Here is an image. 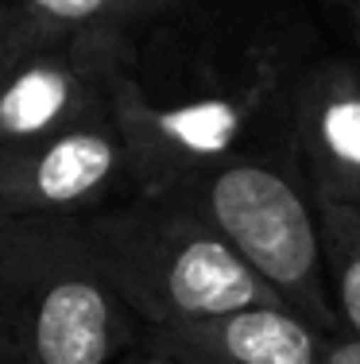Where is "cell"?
Wrapping results in <instances>:
<instances>
[{"mask_svg":"<svg viewBox=\"0 0 360 364\" xmlns=\"http://www.w3.org/2000/svg\"><path fill=\"white\" fill-rule=\"evenodd\" d=\"M8 4L39 28L62 31H136L143 20H151V8L143 0H8Z\"/></svg>","mask_w":360,"mask_h":364,"instance_id":"obj_10","label":"cell"},{"mask_svg":"<svg viewBox=\"0 0 360 364\" xmlns=\"http://www.w3.org/2000/svg\"><path fill=\"white\" fill-rule=\"evenodd\" d=\"M0 329L12 364H120L140 322L78 225L0 221Z\"/></svg>","mask_w":360,"mask_h":364,"instance_id":"obj_4","label":"cell"},{"mask_svg":"<svg viewBox=\"0 0 360 364\" xmlns=\"http://www.w3.org/2000/svg\"><path fill=\"white\" fill-rule=\"evenodd\" d=\"M329 8L337 12V20L345 23V31L356 39V50H360V0H329Z\"/></svg>","mask_w":360,"mask_h":364,"instance_id":"obj_14","label":"cell"},{"mask_svg":"<svg viewBox=\"0 0 360 364\" xmlns=\"http://www.w3.org/2000/svg\"><path fill=\"white\" fill-rule=\"evenodd\" d=\"M78 229L101 275L140 326H178L279 302L175 190L124 194Z\"/></svg>","mask_w":360,"mask_h":364,"instance_id":"obj_2","label":"cell"},{"mask_svg":"<svg viewBox=\"0 0 360 364\" xmlns=\"http://www.w3.org/2000/svg\"><path fill=\"white\" fill-rule=\"evenodd\" d=\"M322 240H325L333 306H337V329L360 337V210L356 205H322Z\"/></svg>","mask_w":360,"mask_h":364,"instance_id":"obj_9","label":"cell"},{"mask_svg":"<svg viewBox=\"0 0 360 364\" xmlns=\"http://www.w3.org/2000/svg\"><path fill=\"white\" fill-rule=\"evenodd\" d=\"M318 364H360V337L345 333V329H333L325 337V349Z\"/></svg>","mask_w":360,"mask_h":364,"instance_id":"obj_11","label":"cell"},{"mask_svg":"<svg viewBox=\"0 0 360 364\" xmlns=\"http://www.w3.org/2000/svg\"><path fill=\"white\" fill-rule=\"evenodd\" d=\"M136 31H62L28 23L0 55V155L66 128L109 97Z\"/></svg>","mask_w":360,"mask_h":364,"instance_id":"obj_5","label":"cell"},{"mask_svg":"<svg viewBox=\"0 0 360 364\" xmlns=\"http://www.w3.org/2000/svg\"><path fill=\"white\" fill-rule=\"evenodd\" d=\"M167 190L182 194L225 237L283 306L298 310L325 333L337 329L322 205L283 140V128Z\"/></svg>","mask_w":360,"mask_h":364,"instance_id":"obj_3","label":"cell"},{"mask_svg":"<svg viewBox=\"0 0 360 364\" xmlns=\"http://www.w3.org/2000/svg\"><path fill=\"white\" fill-rule=\"evenodd\" d=\"M0 364H12L8 360V345H4V329H0Z\"/></svg>","mask_w":360,"mask_h":364,"instance_id":"obj_16","label":"cell"},{"mask_svg":"<svg viewBox=\"0 0 360 364\" xmlns=\"http://www.w3.org/2000/svg\"><path fill=\"white\" fill-rule=\"evenodd\" d=\"M120 364H190V360L170 357V353H159V349H148V345L136 341L132 349H128L124 357H120Z\"/></svg>","mask_w":360,"mask_h":364,"instance_id":"obj_13","label":"cell"},{"mask_svg":"<svg viewBox=\"0 0 360 364\" xmlns=\"http://www.w3.org/2000/svg\"><path fill=\"white\" fill-rule=\"evenodd\" d=\"M28 23H31L28 16L16 12V8L8 4V0H0V55H4V47H8V43H12L16 36H20V31L28 28Z\"/></svg>","mask_w":360,"mask_h":364,"instance_id":"obj_12","label":"cell"},{"mask_svg":"<svg viewBox=\"0 0 360 364\" xmlns=\"http://www.w3.org/2000/svg\"><path fill=\"white\" fill-rule=\"evenodd\" d=\"M283 140L318 205L360 210V50H318L298 70Z\"/></svg>","mask_w":360,"mask_h":364,"instance_id":"obj_7","label":"cell"},{"mask_svg":"<svg viewBox=\"0 0 360 364\" xmlns=\"http://www.w3.org/2000/svg\"><path fill=\"white\" fill-rule=\"evenodd\" d=\"M325 329L283 302L178 326H140L136 341L190 364H318Z\"/></svg>","mask_w":360,"mask_h":364,"instance_id":"obj_8","label":"cell"},{"mask_svg":"<svg viewBox=\"0 0 360 364\" xmlns=\"http://www.w3.org/2000/svg\"><path fill=\"white\" fill-rule=\"evenodd\" d=\"M120 194H132V163L113 97L58 132L0 155V221L82 225Z\"/></svg>","mask_w":360,"mask_h":364,"instance_id":"obj_6","label":"cell"},{"mask_svg":"<svg viewBox=\"0 0 360 364\" xmlns=\"http://www.w3.org/2000/svg\"><path fill=\"white\" fill-rule=\"evenodd\" d=\"M318 55L271 0H175L143 20L109 97L132 194H156L283 128L290 85Z\"/></svg>","mask_w":360,"mask_h":364,"instance_id":"obj_1","label":"cell"},{"mask_svg":"<svg viewBox=\"0 0 360 364\" xmlns=\"http://www.w3.org/2000/svg\"><path fill=\"white\" fill-rule=\"evenodd\" d=\"M143 4L151 8V16H156V12H163V8H170V4H175V0H143Z\"/></svg>","mask_w":360,"mask_h":364,"instance_id":"obj_15","label":"cell"}]
</instances>
